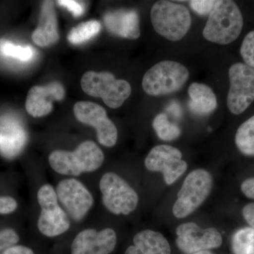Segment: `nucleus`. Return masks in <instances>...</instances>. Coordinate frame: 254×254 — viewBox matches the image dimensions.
<instances>
[{"label": "nucleus", "instance_id": "obj_13", "mask_svg": "<svg viewBox=\"0 0 254 254\" xmlns=\"http://www.w3.org/2000/svg\"><path fill=\"white\" fill-rule=\"evenodd\" d=\"M176 233L177 247L187 254L219 248L222 244L221 234L216 229H202L194 222L179 225Z\"/></svg>", "mask_w": 254, "mask_h": 254}, {"label": "nucleus", "instance_id": "obj_20", "mask_svg": "<svg viewBox=\"0 0 254 254\" xmlns=\"http://www.w3.org/2000/svg\"><path fill=\"white\" fill-rule=\"evenodd\" d=\"M235 143L241 153L254 156V115L239 127Z\"/></svg>", "mask_w": 254, "mask_h": 254}, {"label": "nucleus", "instance_id": "obj_2", "mask_svg": "<svg viewBox=\"0 0 254 254\" xmlns=\"http://www.w3.org/2000/svg\"><path fill=\"white\" fill-rule=\"evenodd\" d=\"M243 25V16L235 1L220 0L209 14L203 36L216 44H230L240 36Z\"/></svg>", "mask_w": 254, "mask_h": 254}, {"label": "nucleus", "instance_id": "obj_25", "mask_svg": "<svg viewBox=\"0 0 254 254\" xmlns=\"http://www.w3.org/2000/svg\"><path fill=\"white\" fill-rule=\"evenodd\" d=\"M0 53L20 61L27 62L34 58L35 50L29 46H16L11 42L2 40L0 41Z\"/></svg>", "mask_w": 254, "mask_h": 254}, {"label": "nucleus", "instance_id": "obj_27", "mask_svg": "<svg viewBox=\"0 0 254 254\" xmlns=\"http://www.w3.org/2000/svg\"><path fill=\"white\" fill-rule=\"evenodd\" d=\"M18 241L19 237L14 229L6 228L0 230V253L9 247L16 245Z\"/></svg>", "mask_w": 254, "mask_h": 254}, {"label": "nucleus", "instance_id": "obj_17", "mask_svg": "<svg viewBox=\"0 0 254 254\" xmlns=\"http://www.w3.org/2000/svg\"><path fill=\"white\" fill-rule=\"evenodd\" d=\"M58 21L53 1H46L42 5L38 27L32 34L33 42L40 47H48L59 41Z\"/></svg>", "mask_w": 254, "mask_h": 254}, {"label": "nucleus", "instance_id": "obj_15", "mask_svg": "<svg viewBox=\"0 0 254 254\" xmlns=\"http://www.w3.org/2000/svg\"><path fill=\"white\" fill-rule=\"evenodd\" d=\"M64 97V88L59 81L32 87L26 98V111L33 118L46 116L53 109V102L61 101Z\"/></svg>", "mask_w": 254, "mask_h": 254}, {"label": "nucleus", "instance_id": "obj_10", "mask_svg": "<svg viewBox=\"0 0 254 254\" xmlns=\"http://www.w3.org/2000/svg\"><path fill=\"white\" fill-rule=\"evenodd\" d=\"M229 78L227 107L234 115H240L254 101V69L244 63L234 64L229 69Z\"/></svg>", "mask_w": 254, "mask_h": 254}, {"label": "nucleus", "instance_id": "obj_11", "mask_svg": "<svg viewBox=\"0 0 254 254\" xmlns=\"http://www.w3.org/2000/svg\"><path fill=\"white\" fill-rule=\"evenodd\" d=\"M73 113L78 122L94 127L100 144L108 148L116 144L118 128L103 107L92 102L79 101L73 106Z\"/></svg>", "mask_w": 254, "mask_h": 254}, {"label": "nucleus", "instance_id": "obj_30", "mask_svg": "<svg viewBox=\"0 0 254 254\" xmlns=\"http://www.w3.org/2000/svg\"><path fill=\"white\" fill-rule=\"evenodd\" d=\"M58 4L68 9L74 17L81 16L84 13V6L80 2L73 0H60Z\"/></svg>", "mask_w": 254, "mask_h": 254}, {"label": "nucleus", "instance_id": "obj_19", "mask_svg": "<svg viewBox=\"0 0 254 254\" xmlns=\"http://www.w3.org/2000/svg\"><path fill=\"white\" fill-rule=\"evenodd\" d=\"M190 100L189 107L195 115L204 116L210 115L216 109L217 98L210 87L203 83H191L188 89Z\"/></svg>", "mask_w": 254, "mask_h": 254}, {"label": "nucleus", "instance_id": "obj_14", "mask_svg": "<svg viewBox=\"0 0 254 254\" xmlns=\"http://www.w3.org/2000/svg\"><path fill=\"white\" fill-rule=\"evenodd\" d=\"M117 242L118 236L113 229H85L73 239L71 254H110Z\"/></svg>", "mask_w": 254, "mask_h": 254}, {"label": "nucleus", "instance_id": "obj_4", "mask_svg": "<svg viewBox=\"0 0 254 254\" xmlns=\"http://www.w3.org/2000/svg\"><path fill=\"white\" fill-rule=\"evenodd\" d=\"M189 77L186 66L177 62L164 60L146 71L142 87L145 93L152 96L172 94L180 91Z\"/></svg>", "mask_w": 254, "mask_h": 254}, {"label": "nucleus", "instance_id": "obj_23", "mask_svg": "<svg viewBox=\"0 0 254 254\" xmlns=\"http://www.w3.org/2000/svg\"><path fill=\"white\" fill-rule=\"evenodd\" d=\"M26 141V133L16 128L8 136L0 133V151L6 157L14 156L22 148Z\"/></svg>", "mask_w": 254, "mask_h": 254}, {"label": "nucleus", "instance_id": "obj_3", "mask_svg": "<svg viewBox=\"0 0 254 254\" xmlns=\"http://www.w3.org/2000/svg\"><path fill=\"white\" fill-rule=\"evenodd\" d=\"M150 18L155 31L170 41L182 40L191 26V17L186 6L166 0L153 4Z\"/></svg>", "mask_w": 254, "mask_h": 254}, {"label": "nucleus", "instance_id": "obj_31", "mask_svg": "<svg viewBox=\"0 0 254 254\" xmlns=\"http://www.w3.org/2000/svg\"><path fill=\"white\" fill-rule=\"evenodd\" d=\"M0 254H34V252L25 246L14 245L3 251Z\"/></svg>", "mask_w": 254, "mask_h": 254}, {"label": "nucleus", "instance_id": "obj_26", "mask_svg": "<svg viewBox=\"0 0 254 254\" xmlns=\"http://www.w3.org/2000/svg\"><path fill=\"white\" fill-rule=\"evenodd\" d=\"M240 53L245 64L254 69V31L246 36L241 46Z\"/></svg>", "mask_w": 254, "mask_h": 254}, {"label": "nucleus", "instance_id": "obj_29", "mask_svg": "<svg viewBox=\"0 0 254 254\" xmlns=\"http://www.w3.org/2000/svg\"><path fill=\"white\" fill-rule=\"evenodd\" d=\"M18 208L17 201L9 195L0 196V214L8 215L14 213Z\"/></svg>", "mask_w": 254, "mask_h": 254}, {"label": "nucleus", "instance_id": "obj_34", "mask_svg": "<svg viewBox=\"0 0 254 254\" xmlns=\"http://www.w3.org/2000/svg\"><path fill=\"white\" fill-rule=\"evenodd\" d=\"M191 254H214L212 252H209V251H203V252H196V253H193Z\"/></svg>", "mask_w": 254, "mask_h": 254}, {"label": "nucleus", "instance_id": "obj_24", "mask_svg": "<svg viewBox=\"0 0 254 254\" xmlns=\"http://www.w3.org/2000/svg\"><path fill=\"white\" fill-rule=\"evenodd\" d=\"M153 127L160 139L171 141L177 139L181 135L180 127L169 121L165 114H159L153 122Z\"/></svg>", "mask_w": 254, "mask_h": 254}, {"label": "nucleus", "instance_id": "obj_5", "mask_svg": "<svg viewBox=\"0 0 254 254\" xmlns=\"http://www.w3.org/2000/svg\"><path fill=\"white\" fill-rule=\"evenodd\" d=\"M81 85L87 95L101 98L105 105L113 109L120 108L131 93L128 82L116 79L108 71H87L82 76Z\"/></svg>", "mask_w": 254, "mask_h": 254}, {"label": "nucleus", "instance_id": "obj_33", "mask_svg": "<svg viewBox=\"0 0 254 254\" xmlns=\"http://www.w3.org/2000/svg\"><path fill=\"white\" fill-rule=\"evenodd\" d=\"M244 218L250 226L254 229V203H249L244 207L242 210Z\"/></svg>", "mask_w": 254, "mask_h": 254}, {"label": "nucleus", "instance_id": "obj_16", "mask_svg": "<svg viewBox=\"0 0 254 254\" xmlns=\"http://www.w3.org/2000/svg\"><path fill=\"white\" fill-rule=\"evenodd\" d=\"M107 29L115 35L129 40H136L141 35L139 17L133 9H118L109 11L104 16Z\"/></svg>", "mask_w": 254, "mask_h": 254}, {"label": "nucleus", "instance_id": "obj_6", "mask_svg": "<svg viewBox=\"0 0 254 254\" xmlns=\"http://www.w3.org/2000/svg\"><path fill=\"white\" fill-rule=\"evenodd\" d=\"M213 184L211 174L203 169L189 174L177 193L173 215L177 218H184L193 213L208 198Z\"/></svg>", "mask_w": 254, "mask_h": 254}, {"label": "nucleus", "instance_id": "obj_18", "mask_svg": "<svg viewBox=\"0 0 254 254\" xmlns=\"http://www.w3.org/2000/svg\"><path fill=\"white\" fill-rule=\"evenodd\" d=\"M125 254H171L170 244L161 233L145 230L133 237Z\"/></svg>", "mask_w": 254, "mask_h": 254}, {"label": "nucleus", "instance_id": "obj_9", "mask_svg": "<svg viewBox=\"0 0 254 254\" xmlns=\"http://www.w3.org/2000/svg\"><path fill=\"white\" fill-rule=\"evenodd\" d=\"M60 204L74 222H81L94 205V198L86 187L74 178L65 179L57 185Z\"/></svg>", "mask_w": 254, "mask_h": 254}, {"label": "nucleus", "instance_id": "obj_12", "mask_svg": "<svg viewBox=\"0 0 254 254\" xmlns=\"http://www.w3.org/2000/svg\"><path fill=\"white\" fill-rule=\"evenodd\" d=\"M180 150L169 145H158L152 148L145 159V166L150 172L163 174L165 183L173 185L187 170Z\"/></svg>", "mask_w": 254, "mask_h": 254}, {"label": "nucleus", "instance_id": "obj_32", "mask_svg": "<svg viewBox=\"0 0 254 254\" xmlns=\"http://www.w3.org/2000/svg\"><path fill=\"white\" fill-rule=\"evenodd\" d=\"M241 190L248 198L254 199V178L247 179L243 182Z\"/></svg>", "mask_w": 254, "mask_h": 254}, {"label": "nucleus", "instance_id": "obj_1", "mask_svg": "<svg viewBox=\"0 0 254 254\" xmlns=\"http://www.w3.org/2000/svg\"><path fill=\"white\" fill-rule=\"evenodd\" d=\"M105 155L94 141H85L73 151L56 150L48 157L50 168L64 176L78 177L96 171L103 165Z\"/></svg>", "mask_w": 254, "mask_h": 254}, {"label": "nucleus", "instance_id": "obj_28", "mask_svg": "<svg viewBox=\"0 0 254 254\" xmlns=\"http://www.w3.org/2000/svg\"><path fill=\"white\" fill-rule=\"evenodd\" d=\"M217 1L214 0H192L190 1L191 9L199 15H208L213 11Z\"/></svg>", "mask_w": 254, "mask_h": 254}, {"label": "nucleus", "instance_id": "obj_7", "mask_svg": "<svg viewBox=\"0 0 254 254\" xmlns=\"http://www.w3.org/2000/svg\"><path fill=\"white\" fill-rule=\"evenodd\" d=\"M37 199L41 207L37 226L42 235L53 238L69 230L71 220L60 204L53 186L48 184L41 186L38 190Z\"/></svg>", "mask_w": 254, "mask_h": 254}, {"label": "nucleus", "instance_id": "obj_8", "mask_svg": "<svg viewBox=\"0 0 254 254\" xmlns=\"http://www.w3.org/2000/svg\"><path fill=\"white\" fill-rule=\"evenodd\" d=\"M102 201L114 215H129L138 205V195L129 184L115 173H106L100 180Z\"/></svg>", "mask_w": 254, "mask_h": 254}, {"label": "nucleus", "instance_id": "obj_21", "mask_svg": "<svg viewBox=\"0 0 254 254\" xmlns=\"http://www.w3.org/2000/svg\"><path fill=\"white\" fill-rule=\"evenodd\" d=\"M101 29V24L96 20H90L77 25L70 31L67 36L69 43L80 45L96 36Z\"/></svg>", "mask_w": 254, "mask_h": 254}, {"label": "nucleus", "instance_id": "obj_22", "mask_svg": "<svg viewBox=\"0 0 254 254\" xmlns=\"http://www.w3.org/2000/svg\"><path fill=\"white\" fill-rule=\"evenodd\" d=\"M232 249L234 254H254V229L244 227L235 232Z\"/></svg>", "mask_w": 254, "mask_h": 254}]
</instances>
